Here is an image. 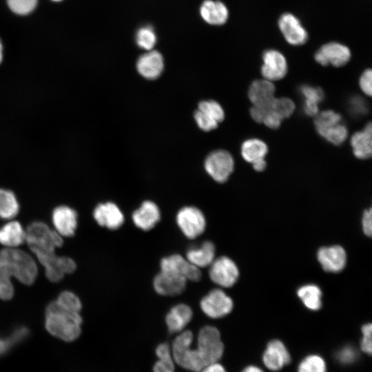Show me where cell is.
<instances>
[{"label": "cell", "instance_id": "cell-50", "mask_svg": "<svg viewBox=\"0 0 372 372\" xmlns=\"http://www.w3.org/2000/svg\"><path fill=\"white\" fill-rule=\"evenodd\" d=\"M254 169L257 172H262L266 167V161L265 159L259 160L252 163Z\"/></svg>", "mask_w": 372, "mask_h": 372}, {"label": "cell", "instance_id": "cell-51", "mask_svg": "<svg viewBox=\"0 0 372 372\" xmlns=\"http://www.w3.org/2000/svg\"><path fill=\"white\" fill-rule=\"evenodd\" d=\"M242 372H263V371L256 366H249L245 368Z\"/></svg>", "mask_w": 372, "mask_h": 372}, {"label": "cell", "instance_id": "cell-4", "mask_svg": "<svg viewBox=\"0 0 372 372\" xmlns=\"http://www.w3.org/2000/svg\"><path fill=\"white\" fill-rule=\"evenodd\" d=\"M194 335L183 330L174 338L171 347L175 364L184 369L199 372L206 364L196 349L192 348Z\"/></svg>", "mask_w": 372, "mask_h": 372}, {"label": "cell", "instance_id": "cell-34", "mask_svg": "<svg viewBox=\"0 0 372 372\" xmlns=\"http://www.w3.org/2000/svg\"><path fill=\"white\" fill-rule=\"evenodd\" d=\"M341 122L342 117L339 114L333 110H325L316 116L314 123L317 132H320Z\"/></svg>", "mask_w": 372, "mask_h": 372}, {"label": "cell", "instance_id": "cell-24", "mask_svg": "<svg viewBox=\"0 0 372 372\" xmlns=\"http://www.w3.org/2000/svg\"><path fill=\"white\" fill-rule=\"evenodd\" d=\"M200 13L205 22L214 25L224 24L229 17L227 8L219 1L205 0L200 6Z\"/></svg>", "mask_w": 372, "mask_h": 372}, {"label": "cell", "instance_id": "cell-46", "mask_svg": "<svg viewBox=\"0 0 372 372\" xmlns=\"http://www.w3.org/2000/svg\"><path fill=\"white\" fill-rule=\"evenodd\" d=\"M372 210L371 208L366 209L364 211L362 218V229L364 233L368 236H371L372 234Z\"/></svg>", "mask_w": 372, "mask_h": 372}, {"label": "cell", "instance_id": "cell-10", "mask_svg": "<svg viewBox=\"0 0 372 372\" xmlns=\"http://www.w3.org/2000/svg\"><path fill=\"white\" fill-rule=\"evenodd\" d=\"M161 271L177 274L185 278L187 281H199L202 273L199 267L189 262L179 254H172L161 259Z\"/></svg>", "mask_w": 372, "mask_h": 372}, {"label": "cell", "instance_id": "cell-18", "mask_svg": "<svg viewBox=\"0 0 372 372\" xmlns=\"http://www.w3.org/2000/svg\"><path fill=\"white\" fill-rule=\"evenodd\" d=\"M187 280L181 276L160 271L154 278L153 286L161 296H176L183 292Z\"/></svg>", "mask_w": 372, "mask_h": 372}, {"label": "cell", "instance_id": "cell-42", "mask_svg": "<svg viewBox=\"0 0 372 372\" xmlns=\"http://www.w3.org/2000/svg\"><path fill=\"white\" fill-rule=\"evenodd\" d=\"M282 118L271 108L268 109L262 123L271 129H276L280 127Z\"/></svg>", "mask_w": 372, "mask_h": 372}, {"label": "cell", "instance_id": "cell-41", "mask_svg": "<svg viewBox=\"0 0 372 372\" xmlns=\"http://www.w3.org/2000/svg\"><path fill=\"white\" fill-rule=\"evenodd\" d=\"M372 325L371 324H364L362 327V338L361 340L360 347L362 350L368 353H371L372 340H371Z\"/></svg>", "mask_w": 372, "mask_h": 372}, {"label": "cell", "instance_id": "cell-28", "mask_svg": "<svg viewBox=\"0 0 372 372\" xmlns=\"http://www.w3.org/2000/svg\"><path fill=\"white\" fill-rule=\"evenodd\" d=\"M300 93L304 97L303 110L309 116H316L319 113V103L324 99L321 88L311 85H302Z\"/></svg>", "mask_w": 372, "mask_h": 372}, {"label": "cell", "instance_id": "cell-23", "mask_svg": "<svg viewBox=\"0 0 372 372\" xmlns=\"http://www.w3.org/2000/svg\"><path fill=\"white\" fill-rule=\"evenodd\" d=\"M193 316L192 308L185 304L173 307L165 316V322L169 332L180 333L190 322Z\"/></svg>", "mask_w": 372, "mask_h": 372}, {"label": "cell", "instance_id": "cell-52", "mask_svg": "<svg viewBox=\"0 0 372 372\" xmlns=\"http://www.w3.org/2000/svg\"><path fill=\"white\" fill-rule=\"evenodd\" d=\"M2 59H3V47H2L1 42L0 41V63L2 61Z\"/></svg>", "mask_w": 372, "mask_h": 372}, {"label": "cell", "instance_id": "cell-43", "mask_svg": "<svg viewBox=\"0 0 372 372\" xmlns=\"http://www.w3.org/2000/svg\"><path fill=\"white\" fill-rule=\"evenodd\" d=\"M174 369L175 362L173 358L158 359L152 367L153 372H174Z\"/></svg>", "mask_w": 372, "mask_h": 372}, {"label": "cell", "instance_id": "cell-16", "mask_svg": "<svg viewBox=\"0 0 372 372\" xmlns=\"http://www.w3.org/2000/svg\"><path fill=\"white\" fill-rule=\"evenodd\" d=\"M317 258L323 269L328 272H339L346 265L347 254L340 245L321 247L318 251Z\"/></svg>", "mask_w": 372, "mask_h": 372}, {"label": "cell", "instance_id": "cell-31", "mask_svg": "<svg viewBox=\"0 0 372 372\" xmlns=\"http://www.w3.org/2000/svg\"><path fill=\"white\" fill-rule=\"evenodd\" d=\"M19 211V203L14 193L10 189L0 187V218L10 220Z\"/></svg>", "mask_w": 372, "mask_h": 372}, {"label": "cell", "instance_id": "cell-11", "mask_svg": "<svg viewBox=\"0 0 372 372\" xmlns=\"http://www.w3.org/2000/svg\"><path fill=\"white\" fill-rule=\"evenodd\" d=\"M225 117L221 105L215 101H203L199 103L194 118L198 126L203 131L208 132L218 127Z\"/></svg>", "mask_w": 372, "mask_h": 372}, {"label": "cell", "instance_id": "cell-26", "mask_svg": "<svg viewBox=\"0 0 372 372\" xmlns=\"http://www.w3.org/2000/svg\"><path fill=\"white\" fill-rule=\"evenodd\" d=\"M26 232L17 221H10L0 228V243L6 248H17L25 242Z\"/></svg>", "mask_w": 372, "mask_h": 372}, {"label": "cell", "instance_id": "cell-13", "mask_svg": "<svg viewBox=\"0 0 372 372\" xmlns=\"http://www.w3.org/2000/svg\"><path fill=\"white\" fill-rule=\"evenodd\" d=\"M261 74L265 79L278 81L287 72V63L285 56L278 50H268L262 54Z\"/></svg>", "mask_w": 372, "mask_h": 372}, {"label": "cell", "instance_id": "cell-32", "mask_svg": "<svg viewBox=\"0 0 372 372\" xmlns=\"http://www.w3.org/2000/svg\"><path fill=\"white\" fill-rule=\"evenodd\" d=\"M318 133L329 142L337 145L342 144L348 136L347 128L342 123L322 130Z\"/></svg>", "mask_w": 372, "mask_h": 372}, {"label": "cell", "instance_id": "cell-6", "mask_svg": "<svg viewBox=\"0 0 372 372\" xmlns=\"http://www.w3.org/2000/svg\"><path fill=\"white\" fill-rule=\"evenodd\" d=\"M176 223L183 234L189 239L198 237L206 227V220L203 212L192 206L184 207L178 211Z\"/></svg>", "mask_w": 372, "mask_h": 372}, {"label": "cell", "instance_id": "cell-8", "mask_svg": "<svg viewBox=\"0 0 372 372\" xmlns=\"http://www.w3.org/2000/svg\"><path fill=\"white\" fill-rule=\"evenodd\" d=\"M200 305L203 312L208 317L220 318L231 311L234 302L222 289H215L203 298Z\"/></svg>", "mask_w": 372, "mask_h": 372}, {"label": "cell", "instance_id": "cell-35", "mask_svg": "<svg viewBox=\"0 0 372 372\" xmlns=\"http://www.w3.org/2000/svg\"><path fill=\"white\" fill-rule=\"evenodd\" d=\"M55 302L60 307L72 312L80 313L82 307L78 296L68 291L61 293Z\"/></svg>", "mask_w": 372, "mask_h": 372}, {"label": "cell", "instance_id": "cell-22", "mask_svg": "<svg viewBox=\"0 0 372 372\" xmlns=\"http://www.w3.org/2000/svg\"><path fill=\"white\" fill-rule=\"evenodd\" d=\"M275 86L267 79L254 81L248 92L249 98L254 106L270 107L275 99Z\"/></svg>", "mask_w": 372, "mask_h": 372}, {"label": "cell", "instance_id": "cell-12", "mask_svg": "<svg viewBox=\"0 0 372 372\" xmlns=\"http://www.w3.org/2000/svg\"><path fill=\"white\" fill-rule=\"evenodd\" d=\"M350 58L349 48L337 42L323 45L315 54L316 61L322 66L329 64L335 67L343 66L349 62Z\"/></svg>", "mask_w": 372, "mask_h": 372}, {"label": "cell", "instance_id": "cell-15", "mask_svg": "<svg viewBox=\"0 0 372 372\" xmlns=\"http://www.w3.org/2000/svg\"><path fill=\"white\" fill-rule=\"evenodd\" d=\"M93 216L101 227L115 230L124 223V216L119 207L114 203L99 204L93 211Z\"/></svg>", "mask_w": 372, "mask_h": 372}, {"label": "cell", "instance_id": "cell-45", "mask_svg": "<svg viewBox=\"0 0 372 372\" xmlns=\"http://www.w3.org/2000/svg\"><path fill=\"white\" fill-rule=\"evenodd\" d=\"M349 106L351 112L355 115H363L368 110L366 102L358 96H355L350 100Z\"/></svg>", "mask_w": 372, "mask_h": 372}, {"label": "cell", "instance_id": "cell-5", "mask_svg": "<svg viewBox=\"0 0 372 372\" xmlns=\"http://www.w3.org/2000/svg\"><path fill=\"white\" fill-rule=\"evenodd\" d=\"M196 349L206 365L218 362L224 351V345L218 329L209 325L201 328L197 336Z\"/></svg>", "mask_w": 372, "mask_h": 372}, {"label": "cell", "instance_id": "cell-39", "mask_svg": "<svg viewBox=\"0 0 372 372\" xmlns=\"http://www.w3.org/2000/svg\"><path fill=\"white\" fill-rule=\"evenodd\" d=\"M10 10L17 14H27L36 7L37 0H7Z\"/></svg>", "mask_w": 372, "mask_h": 372}, {"label": "cell", "instance_id": "cell-40", "mask_svg": "<svg viewBox=\"0 0 372 372\" xmlns=\"http://www.w3.org/2000/svg\"><path fill=\"white\" fill-rule=\"evenodd\" d=\"M336 358L340 364H350L358 358V352L353 347L345 346L337 352Z\"/></svg>", "mask_w": 372, "mask_h": 372}, {"label": "cell", "instance_id": "cell-38", "mask_svg": "<svg viewBox=\"0 0 372 372\" xmlns=\"http://www.w3.org/2000/svg\"><path fill=\"white\" fill-rule=\"evenodd\" d=\"M271 108L284 119L293 114L295 110V104L289 98H275L271 105Z\"/></svg>", "mask_w": 372, "mask_h": 372}, {"label": "cell", "instance_id": "cell-20", "mask_svg": "<svg viewBox=\"0 0 372 372\" xmlns=\"http://www.w3.org/2000/svg\"><path fill=\"white\" fill-rule=\"evenodd\" d=\"M291 360L289 353L284 344L278 340L271 341L264 352L263 362L272 371L281 369Z\"/></svg>", "mask_w": 372, "mask_h": 372}, {"label": "cell", "instance_id": "cell-17", "mask_svg": "<svg viewBox=\"0 0 372 372\" xmlns=\"http://www.w3.org/2000/svg\"><path fill=\"white\" fill-rule=\"evenodd\" d=\"M52 223L54 230L62 237L72 236L77 227V214L74 209L66 206L56 207L52 212Z\"/></svg>", "mask_w": 372, "mask_h": 372}, {"label": "cell", "instance_id": "cell-36", "mask_svg": "<svg viewBox=\"0 0 372 372\" xmlns=\"http://www.w3.org/2000/svg\"><path fill=\"white\" fill-rule=\"evenodd\" d=\"M28 335L25 327L15 329L9 337H0V356L6 353L10 349L17 343L21 342Z\"/></svg>", "mask_w": 372, "mask_h": 372}, {"label": "cell", "instance_id": "cell-2", "mask_svg": "<svg viewBox=\"0 0 372 372\" xmlns=\"http://www.w3.org/2000/svg\"><path fill=\"white\" fill-rule=\"evenodd\" d=\"M25 232V242L45 271L54 269L59 257L56 255L55 249L63 245L62 236L41 222L32 223Z\"/></svg>", "mask_w": 372, "mask_h": 372}, {"label": "cell", "instance_id": "cell-44", "mask_svg": "<svg viewBox=\"0 0 372 372\" xmlns=\"http://www.w3.org/2000/svg\"><path fill=\"white\" fill-rule=\"evenodd\" d=\"M372 72L371 69L365 70L361 75L359 84L362 92L368 96L372 94Z\"/></svg>", "mask_w": 372, "mask_h": 372}, {"label": "cell", "instance_id": "cell-48", "mask_svg": "<svg viewBox=\"0 0 372 372\" xmlns=\"http://www.w3.org/2000/svg\"><path fill=\"white\" fill-rule=\"evenodd\" d=\"M269 107L253 106L250 110L252 118L258 123H262L263 118Z\"/></svg>", "mask_w": 372, "mask_h": 372}, {"label": "cell", "instance_id": "cell-3", "mask_svg": "<svg viewBox=\"0 0 372 372\" xmlns=\"http://www.w3.org/2000/svg\"><path fill=\"white\" fill-rule=\"evenodd\" d=\"M81 324L80 313L64 309L55 301L48 305L45 327L52 335L65 342H72L80 336Z\"/></svg>", "mask_w": 372, "mask_h": 372}, {"label": "cell", "instance_id": "cell-30", "mask_svg": "<svg viewBox=\"0 0 372 372\" xmlns=\"http://www.w3.org/2000/svg\"><path fill=\"white\" fill-rule=\"evenodd\" d=\"M297 294L304 305L312 311H317L322 307V291L318 286L313 284L300 287Z\"/></svg>", "mask_w": 372, "mask_h": 372}, {"label": "cell", "instance_id": "cell-47", "mask_svg": "<svg viewBox=\"0 0 372 372\" xmlns=\"http://www.w3.org/2000/svg\"><path fill=\"white\" fill-rule=\"evenodd\" d=\"M155 353L158 359L173 358L171 347L167 343L158 344L156 348Z\"/></svg>", "mask_w": 372, "mask_h": 372}, {"label": "cell", "instance_id": "cell-29", "mask_svg": "<svg viewBox=\"0 0 372 372\" xmlns=\"http://www.w3.org/2000/svg\"><path fill=\"white\" fill-rule=\"evenodd\" d=\"M268 148L267 145L260 139L251 138L245 141L241 146V154L247 162L254 163L264 159Z\"/></svg>", "mask_w": 372, "mask_h": 372}, {"label": "cell", "instance_id": "cell-33", "mask_svg": "<svg viewBox=\"0 0 372 372\" xmlns=\"http://www.w3.org/2000/svg\"><path fill=\"white\" fill-rule=\"evenodd\" d=\"M136 42L139 48L151 50L156 43V35L153 28L147 25L139 28L136 34Z\"/></svg>", "mask_w": 372, "mask_h": 372}, {"label": "cell", "instance_id": "cell-1", "mask_svg": "<svg viewBox=\"0 0 372 372\" xmlns=\"http://www.w3.org/2000/svg\"><path fill=\"white\" fill-rule=\"evenodd\" d=\"M38 273L33 258L17 248H5L0 251V299L8 300L13 297L14 287L11 278L27 285H32Z\"/></svg>", "mask_w": 372, "mask_h": 372}, {"label": "cell", "instance_id": "cell-37", "mask_svg": "<svg viewBox=\"0 0 372 372\" xmlns=\"http://www.w3.org/2000/svg\"><path fill=\"white\" fill-rule=\"evenodd\" d=\"M298 372H326V364L321 357L309 355L300 362Z\"/></svg>", "mask_w": 372, "mask_h": 372}, {"label": "cell", "instance_id": "cell-53", "mask_svg": "<svg viewBox=\"0 0 372 372\" xmlns=\"http://www.w3.org/2000/svg\"><path fill=\"white\" fill-rule=\"evenodd\" d=\"M52 1H61V0H52Z\"/></svg>", "mask_w": 372, "mask_h": 372}, {"label": "cell", "instance_id": "cell-19", "mask_svg": "<svg viewBox=\"0 0 372 372\" xmlns=\"http://www.w3.org/2000/svg\"><path fill=\"white\" fill-rule=\"evenodd\" d=\"M163 68V56L156 50H149L140 56L136 62L138 73L147 79H157L161 74Z\"/></svg>", "mask_w": 372, "mask_h": 372}, {"label": "cell", "instance_id": "cell-49", "mask_svg": "<svg viewBox=\"0 0 372 372\" xmlns=\"http://www.w3.org/2000/svg\"><path fill=\"white\" fill-rule=\"evenodd\" d=\"M199 372H226L225 369L218 362L205 366Z\"/></svg>", "mask_w": 372, "mask_h": 372}, {"label": "cell", "instance_id": "cell-25", "mask_svg": "<svg viewBox=\"0 0 372 372\" xmlns=\"http://www.w3.org/2000/svg\"><path fill=\"white\" fill-rule=\"evenodd\" d=\"M351 145L355 157L360 159L369 158L372 154V126L369 123L362 130L353 134Z\"/></svg>", "mask_w": 372, "mask_h": 372}, {"label": "cell", "instance_id": "cell-9", "mask_svg": "<svg viewBox=\"0 0 372 372\" xmlns=\"http://www.w3.org/2000/svg\"><path fill=\"white\" fill-rule=\"evenodd\" d=\"M209 277L222 287H231L238 280L239 271L236 263L227 256L214 259L209 265Z\"/></svg>", "mask_w": 372, "mask_h": 372}, {"label": "cell", "instance_id": "cell-21", "mask_svg": "<svg viewBox=\"0 0 372 372\" xmlns=\"http://www.w3.org/2000/svg\"><path fill=\"white\" fill-rule=\"evenodd\" d=\"M161 213L158 206L152 201H144L132 214L134 225L143 231L152 229L160 220Z\"/></svg>", "mask_w": 372, "mask_h": 372}, {"label": "cell", "instance_id": "cell-27", "mask_svg": "<svg viewBox=\"0 0 372 372\" xmlns=\"http://www.w3.org/2000/svg\"><path fill=\"white\" fill-rule=\"evenodd\" d=\"M215 246L211 241H205L200 247L189 249L186 259L196 267L209 266L215 259Z\"/></svg>", "mask_w": 372, "mask_h": 372}, {"label": "cell", "instance_id": "cell-7", "mask_svg": "<svg viewBox=\"0 0 372 372\" xmlns=\"http://www.w3.org/2000/svg\"><path fill=\"white\" fill-rule=\"evenodd\" d=\"M205 168L208 174L216 182H225L234 167L231 155L225 150H216L210 153L205 161Z\"/></svg>", "mask_w": 372, "mask_h": 372}, {"label": "cell", "instance_id": "cell-14", "mask_svg": "<svg viewBox=\"0 0 372 372\" xmlns=\"http://www.w3.org/2000/svg\"><path fill=\"white\" fill-rule=\"evenodd\" d=\"M278 26L285 40L291 45H300L306 43L308 34L300 20L291 13H285L278 20Z\"/></svg>", "mask_w": 372, "mask_h": 372}]
</instances>
